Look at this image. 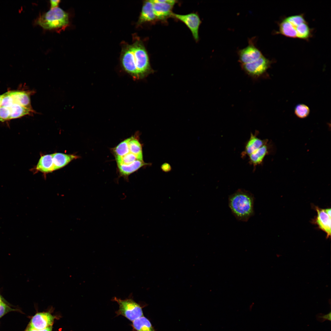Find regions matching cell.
Here are the masks:
<instances>
[{
    "label": "cell",
    "mask_w": 331,
    "mask_h": 331,
    "mask_svg": "<svg viewBox=\"0 0 331 331\" xmlns=\"http://www.w3.org/2000/svg\"><path fill=\"white\" fill-rule=\"evenodd\" d=\"M34 92L16 90L0 95V121L4 122L35 113L30 96Z\"/></svg>",
    "instance_id": "6da1fadb"
},
{
    "label": "cell",
    "mask_w": 331,
    "mask_h": 331,
    "mask_svg": "<svg viewBox=\"0 0 331 331\" xmlns=\"http://www.w3.org/2000/svg\"><path fill=\"white\" fill-rule=\"evenodd\" d=\"M112 150L120 175L125 178L141 167L150 165L144 162L143 156L135 154L129 148L127 139Z\"/></svg>",
    "instance_id": "7a4b0ae2"
},
{
    "label": "cell",
    "mask_w": 331,
    "mask_h": 331,
    "mask_svg": "<svg viewBox=\"0 0 331 331\" xmlns=\"http://www.w3.org/2000/svg\"><path fill=\"white\" fill-rule=\"evenodd\" d=\"M255 198L250 192L239 189L228 197V205L231 212L238 221L247 222L254 215Z\"/></svg>",
    "instance_id": "3957f363"
},
{
    "label": "cell",
    "mask_w": 331,
    "mask_h": 331,
    "mask_svg": "<svg viewBox=\"0 0 331 331\" xmlns=\"http://www.w3.org/2000/svg\"><path fill=\"white\" fill-rule=\"evenodd\" d=\"M36 23L46 29H51L65 26L69 23L68 13L58 7L51 9L40 16Z\"/></svg>",
    "instance_id": "277c9868"
},
{
    "label": "cell",
    "mask_w": 331,
    "mask_h": 331,
    "mask_svg": "<svg viewBox=\"0 0 331 331\" xmlns=\"http://www.w3.org/2000/svg\"><path fill=\"white\" fill-rule=\"evenodd\" d=\"M131 45L139 79H143L154 70L151 68L147 52L142 42L137 40Z\"/></svg>",
    "instance_id": "5b68a950"
},
{
    "label": "cell",
    "mask_w": 331,
    "mask_h": 331,
    "mask_svg": "<svg viewBox=\"0 0 331 331\" xmlns=\"http://www.w3.org/2000/svg\"><path fill=\"white\" fill-rule=\"evenodd\" d=\"M113 300L119 305L117 313L118 315H122L132 321L143 316L141 306L133 299L130 298L122 300L114 297Z\"/></svg>",
    "instance_id": "8992f818"
},
{
    "label": "cell",
    "mask_w": 331,
    "mask_h": 331,
    "mask_svg": "<svg viewBox=\"0 0 331 331\" xmlns=\"http://www.w3.org/2000/svg\"><path fill=\"white\" fill-rule=\"evenodd\" d=\"M120 61L123 68L135 80L139 79L137 72L135 67L133 53L131 45L124 47L121 52Z\"/></svg>",
    "instance_id": "52a82bcc"
},
{
    "label": "cell",
    "mask_w": 331,
    "mask_h": 331,
    "mask_svg": "<svg viewBox=\"0 0 331 331\" xmlns=\"http://www.w3.org/2000/svg\"><path fill=\"white\" fill-rule=\"evenodd\" d=\"M156 19L164 20L172 16V10L177 1L174 0H151Z\"/></svg>",
    "instance_id": "ba28073f"
},
{
    "label": "cell",
    "mask_w": 331,
    "mask_h": 331,
    "mask_svg": "<svg viewBox=\"0 0 331 331\" xmlns=\"http://www.w3.org/2000/svg\"><path fill=\"white\" fill-rule=\"evenodd\" d=\"M172 17L184 23L190 30L195 40H198L199 29L201 21L197 13H190L183 15L173 13Z\"/></svg>",
    "instance_id": "9c48e42d"
},
{
    "label": "cell",
    "mask_w": 331,
    "mask_h": 331,
    "mask_svg": "<svg viewBox=\"0 0 331 331\" xmlns=\"http://www.w3.org/2000/svg\"><path fill=\"white\" fill-rule=\"evenodd\" d=\"M55 318L49 312H38L32 317L28 327L38 330L44 329L52 326Z\"/></svg>",
    "instance_id": "30bf717a"
},
{
    "label": "cell",
    "mask_w": 331,
    "mask_h": 331,
    "mask_svg": "<svg viewBox=\"0 0 331 331\" xmlns=\"http://www.w3.org/2000/svg\"><path fill=\"white\" fill-rule=\"evenodd\" d=\"M269 65V61L262 55L254 61L242 64V67L244 70L249 75L253 77H257L264 74Z\"/></svg>",
    "instance_id": "8fae6325"
},
{
    "label": "cell",
    "mask_w": 331,
    "mask_h": 331,
    "mask_svg": "<svg viewBox=\"0 0 331 331\" xmlns=\"http://www.w3.org/2000/svg\"><path fill=\"white\" fill-rule=\"evenodd\" d=\"M315 208L317 215L314 220V223L326 234V238H329L331 236V218L326 213L325 209L317 207H315Z\"/></svg>",
    "instance_id": "7c38bea8"
},
{
    "label": "cell",
    "mask_w": 331,
    "mask_h": 331,
    "mask_svg": "<svg viewBox=\"0 0 331 331\" xmlns=\"http://www.w3.org/2000/svg\"><path fill=\"white\" fill-rule=\"evenodd\" d=\"M256 133H251L250 137L245 145L244 150L241 154L243 158L249 156L263 145L268 143L267 139H261L257 137Z\"/></svg>",
    "instance_id": "4fadbf2b"
},
{
    "label": "cell",
    "mask_w": 331,
    "mask_h": 331,
    "mask_svg": "<svg viewBox=\"0 0 331 331\" xmlns=\"http://www.w3.org/2000/svg\"><path fill=\"white\" fill-rule=\"evenodd\" d=\"M239 55V60L242 64L254 61L263 55L260 51L252 44H249L241 50Z\"/></svg>",
    "instance_id": "5bb4252c"
},
{
    "label": "cell",
    "mask_w": 331,
    "mask_h": 331,
    "mask_svg": "<svg viewBox=\"0 0 331 331\" xmlns=\"http://www.w3.org/2000/svg\"><path fill=\"white\" fill-rule=\"evenodd\" d=\"M156 19L152 2L151 0L144 1L138 21V24L139 25L146 22H151Z\"/></svg>",
    "instance_id": "9a60e30c"
},
{
    "label": "cell",
    "mask_w": 331,
    "mask_h": 331,
    "mask_svg": "<svg viewBox=\"0 0 331 331\" xmlns=\"http://www.w3.org/2000/svg\"><path fill=\"white\" fill-rule=\"evenodd\" d=\"M33 170L34 172H40L45 174L54 171L52 154L41 156L36 166Z\"/></svg>",
    "instance_id": "2e32d148"
},
{
    "label": "cell",
    "mask_w": 331,
    "mask_h": 331,
    "mask_svg": "<svg viewBox=\"0 0 331 331\" xmlns=\"http://www.w3.org/2000/svg\"><path fill=\"white\" fill-rule=\"evenodd\" d=\"M54 170L59 169L68 164L78 156L74 154H66L60 153L52 154Z\"/></svg>",
    "instance_id": "e0dca14e"
},
{
    "label": "cell",
    "mask_w": 331,
    "mask_h": 331,
    "mask_svg": "<svg viewBox=\"0 0 331 331\" xmlns=\"http://www.w3.org/2000/svg\"><path fill=\"white\" fill-rule=\"evenodd\" d=\"M269 147L265 144L249 156V163L254 167L261 164L265 156L269 154Z\"/></svg>",
    "instance_id": "ac0fdd59"
},
{
    "label": "cell",
    "mask_w": 331,
    "mask_h": 331,
    "mask_svg": "<svg viewBox=\"0 0 331 331\" xmlns=\"http://www.w3.org/2000/svg\"><path fill=\"white\" fill-rule=\"evenodd\" d=\"M132 325L137 331H155L150 321L143 316L134 321Z\"/></svg>",
    "instance_id": "d6986e66"
},
{
    "label": "cell",
    "mask_w": 331,
    "mask_h": 331,
    "mask_svg": "<svg viewBox=\"0 0 331 331\" xmlns=\"http://www.w3.org/2000/svg\"><path fill=\"white\" fill-rule=\"evenodd\" d=\"M280 32L282 34L289 37L297 38L295 29L290 23L285 19L280 23Z\"/></svg>",
    "instance_id": "ffe728a7"
},
{
    "label": "cell",
    "mask_w": 331,
    "mask_h": 331,
    "mask_svg": "<svg viewBox=\"0 0 331 331\" xmlns=\"http://www.w3.org/2000/svg\"><path fill=\"white\" fill-rule=\"evenodd\" d=\"M297 38L306 39L310 34L309 28L306 22L298 25L296 28Z\"/></svg>",
    "instance_id": "44dd1931"
},
{
    "label": "cell",
    "mask_w": 331,
    "mask_h": 331,
    "mask_svg": "<svg viewBox=\"0 0 331 331\" xmlns=\"http://www.w3.org/2000/svg\"><path fill=\"white\" fill-rule=\"evenodd\" d=\"M310 109L306 105L303 104H299L296 105L295 108V113L298 117L304 118L309 114Z\"/></svg>",
    "instance_id": "7402d4cb"
},
{
    "label": "cell",
    "mask_w": 331,
    "mask_h": 331,
    "mask_svg": "<svg viewBox=\"0 0 331 331\" xmlns=\"http://www.w3.org/2000/svg\"><path fill=\"white\" fill-rule=\"evenodd\" d=\"M292 25L297 26L306 21L301 15H295L290 16L285 19Z\"/></svg>",
    "instance_id": "603a6c76"
},
{
    "label": "cell",
    "mask_w": 331,
    "mask_h": 331,
    "mask_svg": "<svg viewBox=\"0 0 331 331\" xmlns=\"http://www.w3.org/2000/svg\"><path fill=\"white\" fill-rule=\"evenodd\" d=\"M13 310H15L10 308L3 302L0 304V318L8 312Z\"/></svg>",
    "instance_id": "cb8c5ba5"
},
{
    "label": "cell",
    "mask_w": 331,
    "mask_h": 331,
    "mask_svg": "<svg viewBox=\"0 0 331 331\" xmlns=\"http://www.w3.org/2000/svg\"><path fill=\"white\" fill-rule=\"evenodd\" d=\"M161 169L163 171L165 172H168L171 170L172 168L169 164L166 162L161 165Z\"/></svg>",
    "instance_id": "d4e9b609"
},
{
    "label": "cell",
    "mask_w": 331,
    "mask_h": 331,
    "mask_svg": "<svg viewBox=\"0 0 331 331\" xmlns=\"http://www.w3.org/2000/svg\"><path fill=\"white\" fill-rule=\"evenodd\" d=\"M52 326H51L45 329L42 330H36L27 327L25 331H52Z\"/></svg>",
    "instance_id": "484cf974"
},
{
    "label": "cell",
    "mask_w": 331,
    "mask_h": 331,
    "mask_svg": "<svg viewBox=\"0 0 331 331\" xmlns=\"http://www.w3.org/2000/svg\"><path fill=\"white\" fill-rule=\"evenodd\" d=\"M60 1V0H50L51 9L57 7Z\"/></svg>",
    "instance_id": "4316f807"
},
{
    "label": "cell",
    "mask_w": 331,
    "mask_h": 331,
    "mask_svg": "<svg viewBox=\"0 0 331 331\" xmlns=\"http://www.w3.org/2000/svg\"><path fill=\"white\" fill-rule=\"evenodd\" d=\"M321 317L322 318L324 319H325L328 320H329L330 321L331 320V313H330V312L329 313Z\"/></svg>",
    "instance_id": "83f0119b"
},
{
    "label": "cell",
    "mask_w": 331,
    "mask_h": 331,
    "mask_svg": "<svg viewBox=\"0 0 331 331\" xmlns=\"http://www.w3.org/2000/svg\"><path fill=\"white\" fill-rule=\"evenodd\" d=\"M325 212L328 214V215L331 218V209L330 208H328V209H325Z\"/></svg>",
    "instance_id": "f1b7e54d"
},
{
    "label": "cell",
    "mask_w": 331,
    "mask_h": 331,
    "mask_svg": "<svg viewBox=\"0 0 331 331\" xmlns=\"http://www.w3.org/2000/svg\"><path fill=\"white\" fill-rule=\"evenodd\" d=\"M3 302L2 299L0 295V304Z\"/></svg>",
    "instance_id": "f546056e"
}]
</instances>
